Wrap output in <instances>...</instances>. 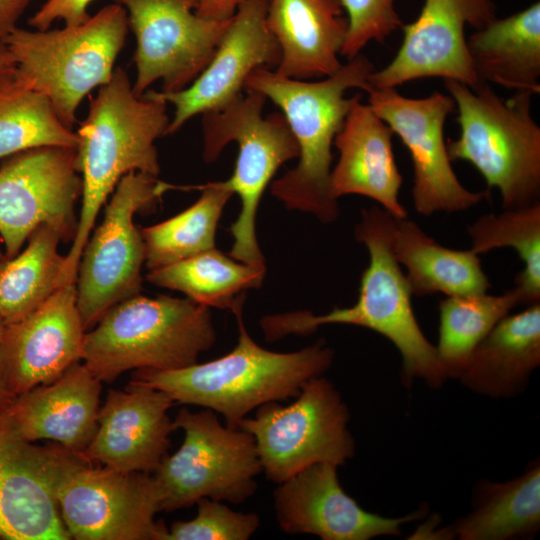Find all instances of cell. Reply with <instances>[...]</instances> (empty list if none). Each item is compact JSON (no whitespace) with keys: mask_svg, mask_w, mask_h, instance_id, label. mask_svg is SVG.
I'll use <instances>...</instances> for the list:
<instances>
[{"mask_svg":"<svg viewBox=\"0 0 540 540\" xmlns=\"http://www.w3.org/2000/svg\"><path fill=\"white\" fill-rule=\"evenodd\" d=\"M455 102L460 135L449 139L451 161L471 163L496 187L504 210L540 202V126L531 113L533 94L514 92L503 99L490 84L474 87L444 80Z\"/></svg>","mask_w":540,"mask_h":540,"instance_id":"5b68a950","label":"cell"},{"mask_svg":"<svg viewBox=\"0 0 540 540\" xmlns=\"http://www.w3.org/2000/svg\"><path fill=\"white\" fill-rule=\"evenodd\" d=\"M267 98L246 92L224 107L202 114L203 159L215 161L230 142L238 144L232 176L225 185L241 200L237 219L229 227V255L243 263L266 267L256 235L257 210L278 169L299 156L298 144L281 112L263 115Z\"/></svg>","mask_w":540,"mask_h":540,"instance_id":"9c48e42d","label":"cell"},{"mask_svg":"<svg viewBox=\"0 0 540 540\" xmlns=\"http://www.w3.org/2000/svg\"><path fill=\"white\" fill-rule=\"evenodd\" d=\"M540 364V302L504 317L475 347L458 379L475 393L511 398Z\"/></svg>","mask_w":540,"mask_h":540,"instance_id":"484cf974","label":"cell"},{"mask_svg":"<svg viewBox=\"0 0 540 540\" xmlns=\"http://www.w3.org/2000/svg\"><path fill=\"white\" fill-rule=\"evenodd\" d=\"M355 237L366 246L370 257L355 304L322 315L300 310L264 316L260 325L265 339L272 342L289 335L306 336L327 324L364 327L395 345L402 358L401 373L406 386L415 378L431 387L441 386L447 376L436 346L417 322L404 272L381 238L361 221L355 227Z\"/></svg>","mask_w":540,"mask_h":540,"instance_id":"8992f818","label":"cell"},{"mask_svg":"<svg viewBox=\"0 0 540 540\" xmlns=\"http://www.w3.org/2000/svg\"><path fill=\"white\" fill-rule=\"evenodd\" d=\"M267 5L268 0L240 4L210 62L188 87L177 92H145L174 106L167 134L178 131L195 115L218 110L239 97L254 70L277 67L281 51L266 22Z\"/></svg>","mask_w":540,"mask_h":540,"instance_id":"e0dca14e","label":"cell"},{"mask_svg":"<svg viewBox=\"0 0 540 540\" xmlns=\"http://www.w3.org/2000/svg\"><path fill=\"white\" fill-rule=\"evenodd\" d=\"M496 17L493 0H424L416 20L403 24V41L394 58L370 75L371 88H396L434 77L474 87L479 81L469 57L465 27L478 30Z\"/></svg>","mask_w":540,"mask_h":540,"instance_id":"2e32d148","label":"cell"},{"mask_svg":"<svg viewBox=\"0 0 540 540\" xmlns=\"http://www.w3.org/2000/svg\"><path fill=\"white\" fill-rule=\"evenodd\" d=\"M128 28L126 10L113 3L79 25L53 30L16 27L3 41L19 71L72 129L84 97L111 79Z\"/></svg>","mask_w":540,"mask_h":540,"instance_id":"ba28073f","label":"cell"},{"mask_svg":"<svg viewBox=\"0 0 540 540\" xmlns=\"http://www.w3.org/2000/svg\"><path fill=\"white\" fill-rule=\"evenodd\" d=\"M4 259L5 255L0 252V264L3 262Z\"/></svg>","mask_w":540,"mask_h":540,"instance_id":"b9f144b4","label":"cell"},{"mask_svg":"<svg viewBox=\"0 0 540 540\" xmlns=\"http://www.w3.org/2000/svg\"><path fill=\"white\" fill-rule=\"evenodd\" d=\"M361 222L385 243L404 273L412 295L443 293L465 296L486 293L491 284L479 255L437 243L414 221L399 218L381 207L363 209Z\"/></svg>","mask_w":540,"mask_h":540,"instance_id":"7402d4cb","label":"cell"},{"mask_svg":"<svg viewBox=\"0 0 540 540\" xmlns=\"http://www.w3.org/2000/svg\"><path fill=\"white\" fill-rule=\"evenodd\" d=\"M101 383L78 362L55 381L14 397L9 410L26 440H50L79 453L97 429Z\"/></svg>","mask_w":540,"mask_h":540,"instance_id":"cb8c5ba5","label":"cell"},{"mask_svg":"<svg viewBox=\"0 0 540 540\" xmlns=\"http://www.w3.org/2000/svg\"><path fill=\"white\" fill-rule=\"evenodd\" d=\"M339 0H268L266 22L281 51L274 71L308 80L334 74L348 21Z\"/></svg>","mask_w":540,"mask_h":540,"instance_id":"d4e9b609","label":"cell"},{"mask_svg":"<svg viewBox=\"0 0 540 540\" xmlns=\"http://www.w3.org/2000/svg\"><path fill=\"white\" fill-rule=\"evenodd\" d=\"M79 137L15 66L0 71V159L43 146L77 148Z\"/></svg>","mask_w":540,"mask_h":540,"instance_id":"4dcf8cb0","label":"cell"},{"mask_svg":"<svg viewBox=\"0 0 540 540\" xmlns=\"http://www.w3.org/2000/svg\"><path fill=\"white\" fill-rule=\"evenodd\" d=\"M470 250L483 254L493 249L513 248L524 268L514 280L522 305L540 302V202L479 217L468 228Z\"/></svg>","mask_w":540,"mask_h":540,"instance_id":"836d02e7","label":"cell"},{"mask_svg":"<svg viewBox=\"0 0 540 540\" xmlns=\"http://www.w3.org/2000/svg\"><path fill=\"white\" fill-rule=\"evenodd\" d=\"M338 466L311 465L279 484L274 509L279 528L289 534H311L323 540H370L400 534L401 525L425 513L400 518L364 510L340 485Z\"/></svg>","mask_w":540,"mask_h":540,"instance_id":"d6986e66","label":"cell"},{"mask_svg":"<svg viewBox=\"0 0 540 540\" xmlns=\"http://www.w3.org/2000/svg\"><path fill=\"white\" fill-rule=\"evenodd\" d=\"M43 471L71 539L164 540L153 476L91 464L59 444L42 446Z\"/></svg>","mask_w":540,"mask_h":540,"instance_id":"52a82bcc","label":"cell"},{"mask_svg":"<svg viewBox=\"0 0 540 540\" xmlns=\"http://www.w3.org/2000/svg\"><path fill=\"white\" fill-rule=\"evenodd\" d=\"M216 342L210 308L188 298L130 296L85 333L82 360L101 382L129 370H175L197 363Z\"/></svg>","mask_w":540,"mask_h":540,"instance_id":"277c9868","label":"cell"},{"mask_svg":"<svg viewBox=\"0 0 540 540\" xmlns=\"http://www.w3.org/2000/svg\"><path fill=\"white\" fill-rule=\"evenodd\" d=\"M92 1L46 0L28 24L36 30H47L56 20H62L66 26L79 25L89 19L88 6Z\"/></svg>","mask_w":540,"mask_h":540,"instance_id":"8d00e7d4","label":"cell"},{"mask_svg":"<svg viewBox=\"0 0 540 540\" xmlns=\"http://www.w3.org/2000/svg\"><path fill=\"white\" fill-rule=\"evenodd\" d=\"M85 326L76 282L60 287L22 318L4 323L1 362L14 396L51 383L82 360Z\"/></svg>","mask_w":540,"mask_h":540,"instance_id":"ac0fdd59","label":"cell"},{"mask_svg":"<svg viewBox=\"0 0 540 540\" xmlns=\"http://www.w3.org/2000/svg\"><path fill=\"white\" fill-rule=\"evenodd\" d=\"M196 504V516L172 523L164 540H248L260 526L256 513L234 511L222 501L205 497Z\"/></svg>","mask_w":540,"mask_h":540,"instance_id":"e575fe53","label":"cell"},{"mask_svg":"<svg viewBox=\"0 0 540 540\" xmlns=\"http://www.w3.org/2000/svg\"><path fill=\"white\" fill-rule=\"evenodd\" d=\"M265 273L266 267L243 263L213 248L151 270L147 280L181 292L200 305L232 312L244 304L247 290L262 285Z\"/></svg>","mask_w":540,"mask_h":540,"instance_id":"f1b7e54d","label":"cell"},{"mask_svg":"<svg viewBox=\"0 0 540 540\" xmlns=\"http://www.w3.org/2000/svg\"><path fill=\"white\" fill-rule=\"evenodd\" d=\"M0 243H1V239H0Z\"/></svg>","mask_w":540,"mask_h":540,"instance_id":"7bdbcfd3","label":"cell"},{"mask_svg":"<svg viewBox=\"0 0 540 540\" xmlns=\"http://www.w3.org/2000/svg\"><path fill=\"white\" fill-rule=\"evenodd\" d=\"M166 105L148 93L136 96L121 67L114 69L111 79L90 100L88 115L76 132L82 205L66 255L68 280L76 281L82 251L97 216L121 178L130 172L158 177L155 141L167 135L170 118Z\"/></svg>","mask_w":540,"mask_h":540,"instance_id":"7a4b0ae2","label":"cell"},{"mask_svg":"<svg viewBox=\"0 0 540 540\" xmlns=\"http://www.w3.org/2000/svg\"><path fill=\"white\" fill-rule=\"evenodd\" d=\"M31 0H0V39L17 27V21Z\"/></svg>","mask_w":540,"mask_h":540,"instance_id":"f35d334b","label":"cell"},{"mask_svg":"<svg viewBox=\"0 0 540 540\" xmlns=\"http://www.w3.org/2000/svg\"><path fill=\"white\" fill-rule=\"evenodd\" d=\"M4 329V321L0 317V404L9 403L14 399V396L9 392L4 380L2 362H1V341Z\"/></svg>","mask_w":540,"mask_h":540,"instance_id":"ab89813d","label":"cell"},{"mask_svg":"<svg viewBox=\"0 0 540 540\" xmlns=\"http://www.w3.org/2000/svg\"><path fill=\"white\" fill-rule=\"evenodd\" d=\"M393 134L357 94L333 142L339 151L329 182L334 198L361 195L376 201L396 217H407L399 201L403 178L393 153Z\"/></svg>","mask_w":540,"mask_h":540,"instance_id":"603a6c76","label":"cell"},{"mask_svg":"<svg viewBox=\"0 0 540 540\" xmlns=\"http://www.w3.org/2000/svg\"><path fill=\"white\" fill-rule=\"evenodd\" d=\"M540 528V465L504 483L482 481L473 509L441 536L461 540L531 538Z\"/></svg>","mask_w":540,"mask_h":540,"instance_id":"83f0119b","label":"cell"},{"mask_svg":"<svg viewBox=\"0 0 540 540\" xmlns=\"http://www.w3.org/2000/svg\"><path fill=\"white\" fill-rule=\"evenodd\" d=\"M244 0H197L195 13L205 19L231 18Z\"/></svg>","mask_w":540,"mask_h":540,"instance_id":"74e56055","label":"cell"},{"mask_svg":"<svg viewBox=\"0 0 540 540\" xmlns=\"http://www.w3.org/2000/svg\"><path fill=\"white\" fill-rule=\"evenodd\" d=\"M173 425L183 430L184 440L154 472L160 511L190 507L205 497L240 504L256 492L262 467L249 432L223 425L210 409L181 408Z\"/></svg>","mask_w":540,"mask_h":540,"instance_id":"30bf717a","label":"cell"},{"mask_svg":"<svg viewBox=\"0 0 540 540\" xmlns=\"http://www.w3.org/2000/svg\"><path fill=\"white\" fill-rule=\"evenodd\" d=\"M368 105L407 148L413 165L415 210L425 216L459 212L489 198V191L472 192L456 176L444 139L446 119L455 110L449 94L434 92L409 98L396 88L372 89Z\"/></svg>","mask_w":540,"mask_h":540,"instance_id":"9a60e30c","label":"cell"},{"mask_svg":"<svg viewBox=\"0 0 540 540\" xmlns=\"http://www.w3.org/2000/svg\"><path fill=\"white\" fill-rule=\"evenodd\" d=\"M15 65L16 62L13 54L3 39H0V71Z\"/></svg>","mask_w":540,"mask_h":540,"instance_id":"60d3db41","label":"cell"},{"mask_svg":"<svg viewBox=\"0 0 540 540\" xmlns=\"http://www.w3.org/2000/svg\"><path fill=\"white\" fill-rule=\"evenodd\" d=\"M113 1L126 10L136 38V96L158 80L162 92L188 87L210 62L231 19L198 16L197 0Z\"/></svg>","mask_w":540,"mask_h":540,"instance_id":"5bb4252c","label":"cell"},{"mask_svg":"<svg viewBox=\"0 0 540 540\" xmlns=\"http://www.w3.org/2000/svg\"><path fill=\"white\" fill-rule=\"evenodd\" d=\"M175 404L168 393L131 381L125 390L110 389L96 432L78 455L119 471L155 472L167 455L170 434L176 431L168 415Z\"/></svg>","mask_w":540,"mask_h":540,"instance_id":"ffe728a7","label":"cell"},{"mask_svg":"<svg viewBox=\"0 0 540 540\" xmlns=\"http://www.w3.org/2000/svg\"><path fill=\"white\" fill-rule=\"evenodd\" d=\"M479 82L514 92H540V3L496 17L467 38Z\"/></svg>","mask_w":540,"mask_h":540,"instance_id":"4316f807","label":"cell"},{"mask_svg":"<svg viewBox=\"0 0 540 540\" xmlns=\"http://www.w3.org/2000/svg\"><path fill=\"white\" fill-rule=\"evenodd\" d=\"M62 235L50 226H40L28 238L27 246L0 264V317L16 321L70 281L66 255L59 253Z\"/></svg>","mask_w":540,"mask_h":540,"instance_id":"f546056e","label":"cell"},{"mask_svg":"<svg viewBox=\"0 0 540 540\" xmlns=\"http://www.w3.org/2000/svg\"><path fill=\"white\" fill-rule=\"evenodd\" d=\"M522 300L512 287L500 295L447 296L439 303L437 354L447 378H458L475 347Z\"/></svg>","mask_w":540,"mask_h":540,"instance_id":"d6a6232c","label":"cell"},{"mask_svg":"<svg viewBox=\"0 0 540 540\" xmlns=\"http://www.w3.org/2000/svg\"><path fill=\"white\" fill-rule=\"evenodd\" d=\"M374 64L359 54L332 75L318 81L292 79L273 69L258 68L244 90L270 99L285 116L299 148L296 167L271 184L272 195L291 210L314 215L322 223L334 222L339 206L330 191L332 146L357 96L349 89L369 92Z\"/></svg>","mask_w":540,"mask_h":540,"instance_id":"6da1fadb","label":"cell"},{"mask_svg":"<svg viewBox=\"0 0 540 540\" xmlns=\"http://www.w3.org/2000/svg\"><path fill=\"white\" fill-rule=\"evenodd\" d=\"M396 0H339L347 14L348 27L340 56L347 60L361 54L371 41L385 42L402 28Z\"/></svg>","mask_w":540,"mask_h":540,"instance_id":"d590c367","label":"cell"},{"mask_svg":"<svg viewBox=\"0 0 540 540\" xmlns=\"http://www.w3.org/2000/svg\"><path fill=\"white\" fill-rule=\"evenodd\" d=\"M9 403L0 404V539L69 540L44 475L42 446L23 437Z\"/></svg>","mask_w":540,"mask_h":540,"instance_id":"44dd1931","label":"cell"},{"mask_svg":"<svg viewBox=\"0 0 540 540\" xmlns=\"http://www.w3.org/2000/svg\"><path fill=\"white\" fill-rule=\"evenodd\" d=\"M243 305L234 314L238 325L236 346L226 355L175 370L139 369L131 382L160 389L175 403L210 409L229 427L238 424L259 406L295 398L310 379L331 366L334 351L323 340L293 352H274L256 343L242 317Z\"/></svg>","mask_w":540,"mask_h":540,"instance_id":"3957f363","label":"cell"},{"mask_svg":"<svg viewBox=\"0 0 540 540\" xmlns=\"http://www.w3.org/2000/svg\"><path fill=\"white\" fill-rule=\"evenodd\" d=\"M173 189L188 187L142 172H130L118 182L78 265L77 305L86 330L93 328L114 305L139 293L145 246L133 218Z\"/></svg>","mask_w":540,"mask_h":540,"instance_id":"7c38bea8","label":"cell"},{"mask_svg":"<svg viewBox=\"0 0 540 540\" xmlns=\"http://www.w3.org/2000/svg\"><path fill=\"white\" fill-rule=\"evenodd\" d=\"M349 419L339 391L321 375L308 380L291 404L265 403L238 427L253 436L262 472L280 484L311 465L340 466L352 458Z\"/></svg>","mask_w":540,"mask_h":540,"instance_id":"8fae6325","label":"cell"},{"mask_svg":"<svg viewBox=\"0 0 540 540\" xmlns=\"http://www.w3.org/2000/svg\"><path fill=\"white\" fill-rule=\"evenodd\" d=\"M82 195L76 149L43 146L9 156L0 167V239L5 258L17 255L40 226L74 238Z\"/></svg>","mask_w":540,"mask_h":540,"instance_id":"4fadbf2b","label":"cell"},{"mask_svg":"<svg viewBox=\"0 0 540 540\" xmlns=\"http://www.w3.org/2000/svg\"><path fill=\"white\" fill-rule=\"evenodd\" d=\"M199 199L179 214L141 229L145 266L151 271L215 247L216 229L222 212L234 193L224 181L193 186Z\"/></svg>","mask_w":540,"mask_h":540,"instance_id":"1f68e13d","label":"cell"}]
</instances>
